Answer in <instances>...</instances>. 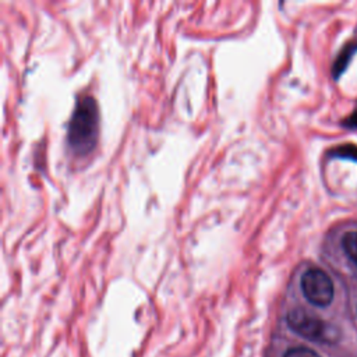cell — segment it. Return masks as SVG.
Wrapping results in <instances>:
<instances>
[{
    "label": "cell",
    "instance_id": "obj_1",
    "mask_svg": "<svg viewBox=\"0 0 357 357\" xmlns=\"http://www.w3.org/2000/svg\"><path fill=\"white\" fill-rule=\"evenodd\" d=\"M99 132V113L96 102L86 95L79 98L68 123L67 144L75 156H85L96 145Z\"/></svg>",
    "mask_w": 357,
    "mask_h": 357
},
{
    "label": "cell",
    "instance_id": "obj_2",
    "mask_svg": "<svg viewBox=\"0 0 357 357\" xmlns=\"http://www.w3.org/2000/svg\"><path fill=\"white\" fill-rule=\"evenodd\" d=\"M289 326L300 336L312 342H333L335 331L322 319L303 308H294L287 314Z\"/></svg>",
    "mask_w": 357,
    "mask_h": 357
},
{
    "label": "cell",
    "instance_id": "obj_3",
    "mask_svg": "<svg viewBox=\"0 0 357 357\" xmlns=\"http://www.w3.org/2000/svg\"><path fill=\"white\" fill-rule=\"evenodd\" d=\"M300 287L304 297L314 305L326 307L333 298L332 279L319 268L307 269L300 279Z\"/></svg>",
    "mask_w": 357,
    "mask_h": 357
},
{
    "label": "cell",
    "instance_id": "obj_4",
    "mask_svg": "<svg viewBox=\"0 0 357 357\" xmlns=\"http://www.w3.org/2000/svg\"><path fill=\"white\" fill-rule=\"evenodd\" d=\"M342 248L344 254L357 265V231H349L342 237Z\"/></svg>",
    "mask_w": 357,
    "mask_h": 357
},
{
    "label": "cell",
    "instance_id": "obj_5",
    "mask_svg": "<svg viewBox=\"0 0 357 357\" xmlns=\"http://www.w3.org/2000/svg\"><path fill=\"white\" fill-rule=\"evenodd\" d=\"M284 357H319V356L307 347H293L287 350Z\"/></svg>",
    "mask_w": 357,
    "mask_h": 357
}]
</instances>
